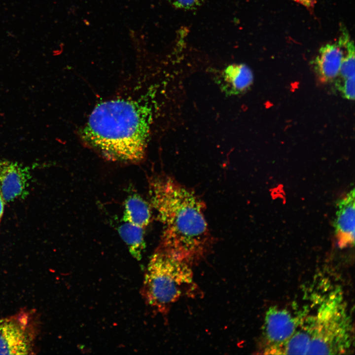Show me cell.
Masks as SVG:
<instances>
[{
  "label": "cell",
  "mask_w": 355,
  "mask_h": 355,
  "mask_svg": "<svg viewBox=\"0 0 355 355\" xmlns=\"http://www.w3.org/2000/svg\"><path fill=\"white\" fill-rule=\"evenodd\" d=\"M307 313L303 311L296 315L286 309L269 308L263 327V354H273L284 345L295 332Z\"/></svg>",
  "instance_id": "cell-6"
},
{
  "label": "cell",
  "mask_w": 355,
  "mask_h": 355,
  "mask_svg": "<svg viewBox=\"0 0 355 355\" xmlns=\"http://www.w3.org/2000/svg\"><path fill=\"white\" fill-rule=\"evenodd\" d=\"M4 203V201L0 196V221L3 213Z\"/></svg>",
  "instance_id": "cell-17"
},
{
  "label": "cell",
  "mask_w": 355,
  "mask_h": 355,
  "mask_svg": "<svg viewBox=\"0 0 355 355\" xmlns=\"http://www.w3.org/2000/svg\"><path fill=\"white\" fill-rule=\"evenodd\" d=\"M150 195L163 226L158 248L191 266L203 260L212 248L213 239L201 200L167 176L152 181Z\"/></svg>",
  "instance_id": "cell-1"
},
{
  "label": "cell",
  "mask_w": 355,
  "mask_h": 355,
  "mask_svg": "<svg viewBox=\"0 0 355 355\" xmlns=\"http://www.w3.org/2000/svg\"><path fill=\"white\" fill-rule=\"evenodd\" d=\"M311 340L307 354H345L353 341L351 316L339 288L323 296L314 314L308 315Z\"/></svg>",
  "instance_id": "cell-4"
},
{
  "label": "cell",
  "mask_w": 355,
  "mask_h": 355,
  "mask_svg": "<svg viewBox=\"0 0 355 355\" xmlns=\"http://www.w3.org/2000/svg\"><path fill=\"white\" fill-rule=\"evenodd\" d=\"M150 210L147 203L139 195L129 196L124 204V221L144 228L149 223Z\"/></svg>",
  "instance_id": "cell-11"
},
{
  "label": "cell",
  "mask_w": 355,
  "mask_h": 355,
  "mask_svg": "<svg viewBox=\"0 0 355 355\" xmlns=\"http://www.w3.org/2000/svg\"><path fill=\"white\" fill-rule=\"evenodd\" d=\"M151 119V109L142 99H112L96 106L80 136L109 160L138 162L145 154Z\"/></svg>",
  "instance_id": "cell-2"
},
{
  "label": "cell",
  "mask_w": 355,
  "mask_h": 355,
  "mask_svg": "<svg viewBox=\"0 0 355 355\" xmlns=\"http://www.w3.org/2000/svg\"><path fill=\"white\" fill-rule=\"evenodd\" d=\"M38 324L32 311L0 318V355L35 354Z\"/></svg>",
  "instance_id": "cell-5"
},
{
  "label": "cell",
  "mask_w": 355,
  "mask_h": 355,
  "mask_svg": "<svg viewBox=\"0 0 355 355\" xmlns=\"http://www.w3.org/2000/svg\"><path fill=\"white\" fill-rule=\"evenodd\" d=\"M176 8L183 10H194L198 8L204 0H167Z\"/></svg>",
  "instance_id": "cell-14"
},
{
  "label": "cell",
  "mask_w": 355,
  "mask_h": 355,
  "mask_svg": "<svg viewBox=\"0 0 355 355\" xmlns=\"http://www.w3.org/2000/svg\"><path fill=\"white\" fill-rule=\"evenodd\" d=\"M311 340L309 329L302 321L293 335L273 354H307Z\"/></svg>",
  "instance_id": "cell-13"
},
{
  "label": "cell",
  "mask_w": 355,
  "mask_h": 355,
  "mask_svg": "<svg viewBox=\"0 0 355 355\" xmlns=\"http://www.w3.org/2000/svg\"><path fill=\"white\" fill-rule=\"evenodd\" d=\"M192 266L157 248L151 256L144 274L142 295L153 311L162 316L183 296H193L198 287Z\"/></svg>",
  "instance_id": "cell-3"
},
{
  "label": "cell",
  "mask_w": 355,
  "mask_h": 355,
  "mask_svg": "<svg viewBox=\"0 0 355 355\" xmlns=\"http://www.w3.org/2000/svg\"><path fill=\"white\" fill-rule=\"evenodd\" d=\"M143 229L126 221L118 228L119 235L127 245L130 252L138 260L141 259L145 247Z\"/></svg>",
  "instance_id": "cell-12"
},
{
  "label": "cell",
  "mask_w": 355,
  "mask_h": 355,
  "mask_svg": "<svg viewBox=\"0 0 355 355\" xmlns=\"http://www.w3.org/2000/svg\"><path fill=\"white\" fill-rule=\"evenodd\" d=\"M28 169L16 162L0 161V196L9 203L23 195L29 186Z\"/></svg>",
  "instance_id": "cell-7"
},
{
  "label": "cell",
  "mask_w": 355,
  "mask_h": 355,
  "mask_svg": "<svg viewBox=\"0 0 355 355\" xmlns=\"http://www.w3.org/2000/svg\"><path fill=\"white\" fill-rule=\"evenodd\" d=\"M343 48L339 37L336 42L326 44L320 48L315 64L316 71L323 80H331L339 75L345 55Z\"/></svg>",
  "instance_id": "cell-9"
},
{
  "label": "cell",
  "mask_w": 355,
  "mask_h": 355,
  "mask_svg": "<svg viewBox=\"0 0 355 355\" xmlns=\"http://www.w3.org/2000/svg\"><path fill=\"white\" fill-rule=\"evenodd\" d=\"M303 5L309 9L311 10L313 9L315 4L316 3V0H293Z\"/></svg>",
  "instance_id": "cell-16"
},
{
  "label": "cell",
  "mask_w": 355,
  "mask_h": 355,
  "mask_svg": "<svg viewBox=\"0 0 355 355\" xmlns=\"http://www.w3.org/2000/svg\"><path fill=\"white\" fill-rule=\"evenodd\" d=\"M355 76L346 78L340 86V90L346 99L352 100L355 99Z\"/></svg>",
  "instance_id": "cell-15"
},
{
  "label": "cell",
  "mask_w": 355,
  "mask_h": 355,
  "mask_svg": "<svg viewBox=\"0 0 355 355\" xmlns=\"http://www.w3.org/2000/svg\"><path fill=\"white\" fill-rule=\"evenodd\" d=\"M220 78L221 88L229 95H236L247 90L253 79L251 70L244 64L229 65L222 71Z\"/></svg>",
  "instance_id": "cell-10"
},
{
  "label": "cell",
  "mask_w": 355,
  "mask_h": 355,
  "mask_svg": "<svg viewBox=\"0 0 355 355\" xmlns=\"http://www.w3.org/2000/svg\"><path fill=\"white\" fill-rule=\"evenodd\" d=\"M333 226L337 244L340 248L355 243V190L353 189L336 203Z\"/></svg>",
  "instance_id": "cell-8"
}]
</instances>
